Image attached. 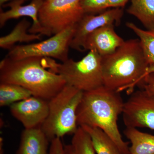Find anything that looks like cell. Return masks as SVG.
<instances>
[{"label":"cell","instance_id":"1","mask_svg":"<svg viewBox=\"0 0 154 154\" xmlns=\"http://www.w3.org/2000/svg\"><path fill=\"white\" fill-rule=\"evenodd\" d=\"M120 93L104 86L84 92L77 108V124L79 126L87 125L102 130L122 153L129 154V143L123 140L117 124L125 103Z\"/></svg>","mask_w":154,"mask_h":154},{"label":"cell","instance_id":"2","mask_svg":"<svg viewBox=\"0 0 154 154\" xmlns=\"http://www.w3.org/2000/svg\"><path fill=\"white\" fill-rule=\"evenodd\" d=\"M154 71V65L146 58L139 39L125 41L110 55L102 57L104 86L114 91L127 90L131 95L137 86L142 89L147 75Z\"/></svg>","mask_w":154,"mask_h":154},{"label":"cell","instance_id":"3","mask_svg":"<svg viewBox=\"0 0 154 154\" xmlns=\"http://www.w3.org/2000/svg\"><path fill=\"white\" fill-rule=\"evenodd\" d=\"M42 59L30 57L15 60L6 57L0 63V82L22 86L32 96L50 100L66 82L60 75L46 69Z\"/></svg>","mask_w":154,"mask_h":154},{"label":"cell","instance_id":"4","mask_svg":"<svg viewBox=\"0 0 154 154\" xmlns=\"http://www.w3.org/2000/svg\"><path fill=\"white\" fill-rule=\"evenodd\" d=\"M83 93L66 85L55 96L48 100V113L41 128L51 141L55 138L74 134L79 126L76 112Z\"/></svg>","mask_w":154,"mask_h":154},{"label":"cell","instance_id":"5","mask_svg":"<svg viewBox=\"0 0 154 154\" xmlns=\"http://www.w3.org/2000/svg\"><path fill=\"white\" fill-rule=\"evenodd\" d=\"M43 62L46 69L61 76L67 85L83 92L104 86L102 57L96 51H89L77 61L69 59L59 63L51 58L44 57Z\"/></svg>","mask_w":154,"mask_h":154},{"label":"cell","instance_id":"6","mask_svg":"<svg viewBox=\"0 0 154 154\" xmlns=\"http://www.w3.org/2000/svg\"><path fill=\"white\" fill-rule=\"evenodd\" d=\"M81 0H44L38 19L42 35L51 36L77 24L85 15Z\"/></svg>","mask_w":154,"mask_h":154},{"label":"cell","instance_id":"7","mask_svg":"<svg viewBox=\"0 0 154 154\" xmlns=\"http://www.w3.org/2000/svg\"><path fill=\"white\" fill-rule=\"evenodd\" d=\"M75 26L69 27L38 43L14 46L6 57L15 60L30 57H48L64 62L69 59V48Z\"/></svg>","mask_w":154,"mask_h":154},{"label":"cell","instance_id":"8","mask_svg":"<svg viewBox=\"0 0 154 154\" xmlns=\"http://www.w3.org/2000/svg\"><path fill=\"white\" fill-rule=\"evenodd\" d=\"M130 95L125 102L122 113L125 125L154 130V94L140 89Z\"/></svg>","mask_w":154,"mask_h":154},{"label":"cell","instance_id":"9","mask_svg":"<svg viewBox=\"0 0 154 154\" xmlns=\"http://www.w3.org/2000/svg\"><path fill=\"white\" fill-rule=\"evenodd\" d=\"M123 15L122 8L106 10L97 15L85 14L76 24L70 48L79 51H83V46L89 34L105 25L118 24Z\"/></svg>","mask_w":154,"mask_h":154},{"label":"cell","instance_id":"10","mask_svg":"<svg viewBox=\"0 0 154 154\" xmlns=\"http://www.w3.org/2000/svg\"><path fill=\"white\" fill-rule=\"evenodd\" d=\"M14 118L25 129L41 127L48 113V100L32 96L10 106Z\"/></svg>","mask_w":154,"mask_h":154},{"label":"cell","instance_id":"11","mask_svg":"<svg viewBox=\"0 0 154 154\" xmlns=\"http://www.w3.org/2000/svg\"><path fill=\"white\" fill-rule=\"evenodd\" d=\"M125 40L115 32L114 25H105L88 35L83 51L95 50L102 57L112 54L124 43Z\"/></svg>","mask_w":154,"mask_h":154},{"label":"cell","instance_id":"12","mask_svg":"<svg viewBox=\"0 0 154 154\" xmlns=\"http://www.w3.org/2000/svg\"><path fill=\"white\" fill-rule=\"evenodd\" d=\"M25 0H13L3 5L10 8L7 11H1L0 27L2 28L7 21L11 19H18L21 17H29L33 20V24L28 32L33 34L42 35V29L38 19V13L44 0H32L30 4L22 5Z\"/></svg>","mask_w":154,"mask_h":154},{"label":"cell","instance_id":"13","mask_svg":"<svg viewBox=\"0 0 154 154\" xmlns=\"http://www.w3.org/2000/svg\"><path fill=\"white\" fill-rule=\"evenodd\" d=\"M49 142L50 141L41 128H25L16 154H48Z\"/></svg>","mask_w":154,"mask_h":154},{"label":"cell","instance_id":"14","mask_svg":"<svg viewBox=\"0 0 154 154\" xmlns=\"http://www.w3.org/2000/svg\"><path fill=\"white\" fill-rule=\"evenodd\" d=\"M124 134L131 144L129 154H154V135L132 127H126Z\"/></svg>","mask_w":154,"mask_h":154},{"label":"cell","instance_id":"15","mask_svg":"<svg viewBox=\"0 0 154 154\" xmlns=\"http://www.w3.org/2000/svg\"><path fill=\"white\" fill-rule=\"evenodd\" d=\"M31 26L29 21L23 19L16 25L11 33L0 38V47L3 49L11 50L18 42H29L41 40V34L28 33Z\"/></svg>","mask_w":154,"mask_h":154},{"label":"cell","instance_id":"16","mask_svg":"<svg viewBox=\"0 0 154 154\" xmlns=\"http://www.w3.org/2000/svg\"><path fill=\"white\" fill-rule=\"evenodd\" d=\"M89 134L97 154H122L114 141L104 131L98 128L81 126Z\"/></svg>","mask_w":154,"mask_h":154},{"label":"cell","instance_id":"17","mask_svg":"<svg viewBox=\"0 0 154 154\" xmlns=\"http://www.w3.org/2000/svg\"><path fill=\"white\" fill-rule=\"evenodd\" d=\"M128 14L137 18L147 30H154V0H130Z\"/></svg>","mask_w":154,"mask_h":154},{"label":"cell","instance_id":"18","mask_svg":"<svg viewBox=\"0 0 154 154\" xmlns=\"http://www.w3.org/2000/svg\"><path fill=\"white\" fill-rule=\"evenodd\" d=\"M32 95L30 91L22 86L9 84H0V106H11L16 102L29 98Z\"/></svg>","mask_w":154,"mask_h":154},{"label":"cell","instance_id":"19","mask_svg":"<svg viewBox=\"0 0 154 154\" xmlns=\"http://www.w3.org/2000/svg\"><path fill=\"white\" fill-rule=\"evenodd\" d=\"M126 25L139 38L145 56L149 63L154 65V30H143L132 22H127Z\"/></svg>","mask_w":154,"mask_h":154},{"label":"cell","instance_id":"20","mask_svg":"<svg viewBox=\"0 0 154 154\" xmlns=\"http://www.w3.org/2000/svg\"><path fill=\"white\" fill-rule=\"evenodd\" d=\"M71 145L75 154H96L91 136L81 126L74 134Z\"/></svg>","mask_w":154,"mask_h":154},{"label":"cell","instance_id":"21","mask_svg":"<svg viewBox=\"0 0 154 154\" xmlns=\"http://www.w3.org/2000/svg\"><path fill=\"white\" fill-rule=\"evenodd\" d=\"M80 5L85 14L96 15L108 8L107 0H81Z\"/></svg>","mask_w":154,"mask_h":154},{"label":"cell","instance_id":"22","mask_svg":"<svg viewBox=\"0 0 154 154\" xmlns=\"http://www.w3.org/2000/svg\"><path fill=\"white\" fill-rule=\"evenodd\" d=\"M48 154H64V146L60 138H55L51 141Z\"/></svg>","mask_w":154,"mask_h":154},{"label":"cell","instance_id":"23","mask_svg":"<svg viewBox=\"0 0 154 154\" xmlns=\"http://www.w3.org/2000/svg\"><path fill=\"white\" fill-rule=\"evenodd\" d=\"M142 89L154 94V71L149 73L146 77Z\"/></svg>","mask_w":154,"mask_h":154},{"label":"cell","instance_id":"24","mask_svg":"<svg viewBox=\"0 0 154 154\" xmlns=\"http://www.w3.org/2000/svg\"><path fill=\"white\" fill-rule=\"evenodd\" d=\"M128 0H107L108 8H122L124 7Z\"/></svg>","mask_w":154,"mask_h":154},{"label":"cell","instance_id":"25","mask_svg":"<svg viewBox=\"0 0 154 154\" xmlns=\"http://www.w3.org/2000/svg\"><path fill=\"white\" fill-rule=\"evenodd\" d=\"M64 154H75L71 144L64 146Z\"/></svg>","mask_w":154,"mask_h":154},{"label":"cell","instance_id":"26","mask_svg":"<svg viewBox=\"0 0 154 154\" xmlns=\"http://www.w3.org/2000/svg\"><path fill=\"white\" fill-rule=\"evenodd\" d=\"M13 1V0H0V5L1 6H3V5L5 4V3H7L9 1Z\"/></svg>","mask_w":154,"mask_h":154}]
</instances>
